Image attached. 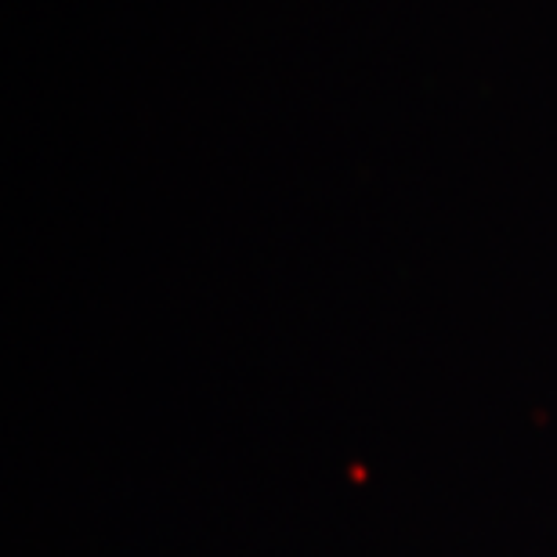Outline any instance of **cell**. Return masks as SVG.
I'll return each instance as SVG.
<instances>
[]
</instances>
